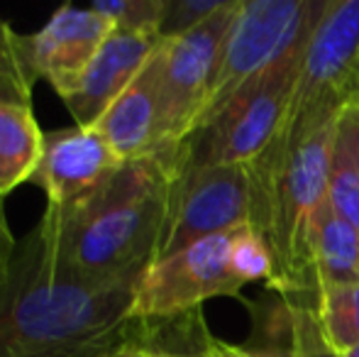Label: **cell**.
<instances>
[{
	"label": "cell",
	"instance_id": "obj_16",
	"mask_svg": "<svg viewBox=\"0 0 359 357\" xmlns=\"http://www.w3.org/2000/svg\"><path fill=\"white\" fill-rule=\"evenodd\" d=\"M313 257L318 286L359 281V233L332 210V206L318 225Z\"/></svg>",
	"mask_w": 359,
	"mask_h": 357
},
{
	"label": "cell",
	"instance_id": "obj_11",
	"mask_svg": "<svg viewBox=\"0 0 359 357\" xmlns=\"http://www.w3.org/2000/svg\"><path fill=\"white\" fill-rule=\"evenodd\" d=\"M120 164L95 130L74 125L44 133L42 157L29 181L44 189L47 206L64 208L93 194Z\"/></svg>",
	"mask_w": 359,
	"mask_h": 357
},
{
	"label": "cell",
	"instance_id": "obj_22",
	"mask_svg": "<svg viewBox=\"0 0 359 357\" xmlns=\"http://www.w3.org/2000/svg\"><path fill=\"white\" fill-rule=\"evenodd\" d=\"M291 345L296 357H342L327 345L316 309L308 306H291Z\"/></svg>",
	"mask_w": 359,
	"mask_h": 357
},
{
	"label": "cell",
	"instance_id": "obj_1",
	"mask_svg": "<svg viewBox=\"0 0 359 357\" xmlns=\"http://www.w3.org/2000/svg\"><path fill=\"white\" fill-rule=\"evenodd\" d=\"M140 281L86 284L52 264L39 228L18 240L0 291V357H128L161 321L135 314Z\"/></svg>",
	"mask_w": 359,
	"mask_h": 357
},
{
	"label": "cell",
	"instance_id": "obj_18",
	"mask_svg": "<svg viewBox=\"0 0 359 357\" xmlns=\"http://www.w3.org/2000/svg\"><path fill=\"white\" fill-rule=\"evenodd\" d=\"M37 81L25 52V34H18L0 18V98L32 105V88Z\"/></svg>",
	"mask_w": 359,
	"mask_h": 357
},
{
	"label": "cell",
	"instance_id": "obj_12",
	"mask_svg": "<svg viewBox=\"0 0 359 357\" xmlns=\"http://www.w3.org/2000/svg\"><path fill=\"white\" fill-rule=\"evenodd\" d=\"M159 42V34L123 32V29L110 32L76 88L62 98L79 128L95 125V120L115 103V98L137 79Z\"/></svg>",
	"mask_w": 359,
	"mask_h": 357
},
{
	"label": "cell",
	"instance_id": "obj_19",
	"mask_svg": "<svg viewBox=\"0 0 359 357\" xmlns=\"http://www.w3.org/2000/svg\"><path fill=\"white\" fill-rule=\"evenodd\" d=\"M232 269H235V274L245 284H250V281H266V284L276 286V267L271 250L264 243V238L252 228V223H242L235 228Z\"/></svg>",
	"mask_w": 359,
	"mask_h": 357
},
{
	"label": "cell",
	"instance_id": "obj_14",
	"mask_svg": "<svg viewBox=\"0 0 359 357\" xmlns=\"http://www.w3.org/2000/svg\"><path fill=\"white\" fill-rule=\"evenodd\" d=\"M44 133L32 105L0 98V198L32 179L42 157Z\"/></svg>",
	"mask_w": 359,
	"mask_h": 357
},
{
	"label": "cell",
	"instance_id": "obj_25",
	"mask_svg": "<svg viewBox=\"0 0 359 357\" xmlns=\"http://www.w3.org/2000/svg\"><path fill=\"white\" fill-rule=\"evenodd\" d=\"M159 335H161V325H159V333H156L154 343H151V345H147V348L142 350L144 357H171L169 350H166L164 345H161V338H159Z\"/></svg>",
	"mask_w": 359,
	"mask_h": 357
},
{
	"label": "cell",
	"instance_id": "obj_21",
	"mask_svg": "<svg viewBox=\"0 0 359 357\" xmlns=\"http://www.w3.org/2000/svg\"><path fill=\"white\" fill-rule=\"evenodd\" d=\"M227 0H164V18H161L159 37L174 39L191 32L217 10L225 8Z\"/></svg>",
	"mask_w": 359,
	"mask_h": 357
},
{
	"label": "cell",
	"instance_id": "obj_26",
	"mask_svg": "<svg viewBox=\"0 0 359 357\" xmlns=\"http://www.w3.org/2000/svg\"><path fill=\"white\" fill-rule=\"evenodd\" d=\"M342 357H359V345H357V348H352L350 353H345Z\"/></svg>",
	"mask_w": 359,
	"mask_h": 357
},
{
	"label": "cell",
	"instance_id": "obj_9",
	"mask_svg": "<svg viewBox=\"0 0 359 357\" xmlns=\"http://www.w3.org/2000/svg\"><path fill=\"white\" fill-rule=\"evenodd\" d=\"M250 172L242 164L181 167L171 186L169 225L156 260L250 223Z\"/></svg>",
	"mask_w": 359,
	"mask_h": 357
},
{
	"label": "cell",
	"instance_id": "obj_2",
	"mask_svg": "<svg viewBox=\"0 0 359 357\" xmlns=\"http://www.w3.org/2000/svg\"><path fill=\"white\" fill-rule=\"evenodd\" d=\"M179 152L123 162L90 196L47 206L37 228L54 267L86 284L142 279L169 225Z\"/></svg>",
	"mask_w": 359,
	"mask_h": 357
},
{
	"label": "cell",
	"instance_id": "obj_4",
	"mask_svg": "<svg viewBox=\"0 0 359 357\" xmlns=\"http://www.w3.org/2000/svg\"><path fill=\"white\" fill-rule=\"evenodd\" d=\"M308 42V39H306ZM306 42L286 54L279 64L245 83L215 118L201 125L179 152L181 167L252 164L271 147L284 130L296 93Z\"/></svg>",
	"mask_w": 359,
	"mask_h": 357
},
{
	"label": "cell",
	"instance_id": "obj_24",
	"mask_svg": "<svg viewBox=\"0 0 359 357\" xmlns=\"http://www.w3.org/2000/svg\"><path fill=\"white\" fill-rule=\"evenodd\" d=\"M15 250H18V240H15L13 230H10L8 215H5V206L0 198V291L5 289L10 279V269H13Z\"/></svg>",
	"mask_w": 359,
	"mask_h": 357
},
{
	"label": "cell",
	"instance_id": "obj_20",
	"mask_svg": "<svg viewBox=\"0 0 359 357\" xmlns=\"http://www.w3.org/2000/svg\"><path fill=\"white\" fill-rule=\"evenodd\" d=\"M90 8L123 32L159 34L164 18V0H98Z\"/></svg>",
	"mask_w": 359,
	"mask_h": 357
},
{
	"label": "cell",
	"instance_id": "obj_5",
	"mask_svg": "<svg viewBox=\"0 0 359 357\" xmlns=\"http://www.w3.org/2000/svg\"><path fill=\"white\" fill-rule=\"evenodd\" d=\"M359 103V0H327L303 49L296 93L281 133H316Z\"/></svg>",
	"mask_w": 359,
	"mask_h": 357
},
{
	"label": "cell",
	"instance_id": "obj_10",
	"mask_svg": "<svg viewBox=\"0 0 359 357\" xmlns=\"http://www.w3.org/2000/svg\"><path fill=\"white\" fill-rule=\"evenodd\" d=\"M110 32L113 25L93 8L62 5L37 34H25L27 62L37 79H44L64 98L76 88Z\"/></svg>",
	"mask_w": 359,
	"mask_h": 357
},
{
	"label": "cell",
	"instance_id": "obj_8",
	"mask_svg": "<svg viewBox=\"0 0 359 357\" xmlns=\"http://www.w3.org/2000/svg\"><path fill=\"white\" fill-rule=\"evenodd\" d=\"M235 228L156 260L140 279L135 314L144 321H174L215 296H237L245 281L232 269Z\"/></svg>",
	"mask_w": 359,
	"mask_h": 357
},
{
	"label": "cell",
	"instance_id": "obj_6",
	"mask_svg": "<svg viewBox=\"0 0 359 357\" xmlns=\"http://www.w3.org/2000/svg\"><path fill=\"white\" fill-rule=\"evenodd\" d=\"M325 8L327 0H240L198 128L215 118L245 83L306 42Z\"/></svg>",
	"mask_w": 359,
	"mask_h": 357
},
{
	"label": "cell",
	"instance_id": "obj_15",
	"mask_svg": "<svg viewBox=\"0 0 359 357\" xmlns=\"http://www.w3.org/2000/svg\"><path fill=\"white\" fill-rule=\"evenodd\" d=\"M330 206L359 233V103L337 115L330 154Z\"/></svg>",
	"mask_w": 359,
	"mask_h": 357
},
{
	"label": "cell",
	"instance_id": "obj_27",
	"mask_svg": "<svg viewBox=\"0 0 359 357\" xmlns=\"http://www.w3.org/2000/svg\"><path fill=\"white\" fill-rule=\"evenodd\" d=\"M144 348H140V350H135V353H130L128 357H144V353H142Z\"/></svg>",
	"mask_w": 359,
	"mask_h": 357
},
{
	"label": "cell",
	"instance_id": "obj_17",
	"mask_svg": "<svg viewBox=\"0 0 359 357\" xmlns=\"http://www.w3.org/2000/svg\"><path fill=\"white\" fill-rule=\"evenodd\" d=\"M316 318L335 353L345 355L359 345V281L318 286Z\"/></svg>",
	"mask_w": 359,
	"mask_h": 357
},
{
	"label": "cell",
	"instance_id": "obj_7",
	"mask_svg": "<svg viewBox=\"0 0 359 357\" xmlns=\"http://www.w3.org/2000/svg\"><path fill=\"white\" fill-rule=\"evenodd\" d=\"M240 0H227L225 8L191 32L161 39L156 47L159 67V149L176 152L196 133L210 98L220 64L222 44L237 13Z\"/></svg>",
	"mask_w": 359,
	"mask_h": 357
},
{
	"label": "cell",
	"instance_id": "obj_13",
	"mask_svg": "<svg viewBox=\"0 0 359 357\" xmlns=\"http://www.w3.org/2000/svg\"><path fill=\"white\" fill-rule=\"evenodd\" d=\"M120 162L156 154L159 149V67L156 52L115 103L90 125Z\"/></svg>",
	"mask_w": 359,
	"mask_h": 357
},
{
	"label": "cell",
	"instance_id": "obj_23",
	"mask_svg": "<svg viewBox=\"0 0 359 357\" xmlns=\"http://www.w3.org/2000/svg\"><path fill=\"white\" fill-rule=\"evenodd\" d=\"M161 330H164V321H161ZM161 345L171 353V357H296L291 348H250V345H232L225 343V340H217L213 335L203 333L201 338V345L191 353L186 350H174L171 345L164 343V333L159 335Z\"/></svg>",
	"mask_w": 359,
	"mask_h": 357
},
{
	"label": "cell",
	"instance_id": "obj_3",
	"mask_svg": "<svg viewBox=\"0 0 359 357\" xmlns=\"http://www.w3.org/2000/svg\"><path fill=\"white\" fill-rule=\"evenodd\" d=\"M335 123L298 140L279 137L247 164L250 172V223L269 245L279 291H313L316 279V233L330 208V154Z\"/></svg>",
	"mask_w": 359,
	"mask_h": 357
}]
</instances>
